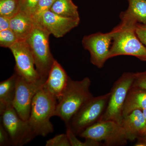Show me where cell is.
Returning a JSON list of instances; mask_svg holds the SVG:
<instances>
[{"instance_id":"obj_31","label":"cell","mask_w":146,"mask_h":146,"mask_svg":"<svg viewBox=\"0 0 146 146\" xmlns=\"http://www.w3.org/2000/svg\"><path fill=\"white\" fill-rule=\"evenodd\" d=\"M142 111H143V114L144 118H145V120L146 124V109L142 110ZM144 133H145V132H144Z\"/></svg>"},{"instance_id":"obj_8","label":"cell","mask_w":146,"mask_h":146,"mask_svg":"<svg viewBox=\"0 0 146 146\" xmlns=\"http://www.w3.org/2000/svg\"><path fill=\"white\" fill-rule=\"evenodd\" d=\"M0 114L1 124L8 132L12 145L23 146L35 138L28 121L21 119L13 106L0 111Z\"/></svg>"},{"instance_id":"obj_30","label":"cell","mask_w":146,"mask_h":146,"mask_svg":"<svg viewBox=\"0 0 146 146\" xmlns=\"http://www.w3.org/2000/svg\"><path fill=\"white\" fill-rule=\"evenodd\" d=\"M136 146H146V139L142 138H137V141L135 144Z\"/></svg>"},{"instance_id":"obj_17","label":"cell","mask_w":146,"mask_h":146,"mask_svg":"<svg viewBox=\"0 0 146 146\" xmlns=\"http://www.w3.org/2000/svg\"><path fill=\"white\" fill-rule=\"evenodd\" d=\"M17 77L18 75L15 72L9 78L0 83V111L13 106Z\"/></svg>"},{"instance_id":"obj_5","label":"cell","mask_w":146,"mask_h":146,"mask_svg":"<svg viewBox=\"0 0 146 146\" xmlns=\"http://www.w3.org/2000/svg\"><path fill=\"white\" fill-rule=\"evenodd\" d=\"M110 92L93 97L86 102L71 119L67 127L79 135L89 127L100 121L106 109Z\"/></svg>"},{"instance_id":"obj_4","label":"cell","mask_w":146,"mask_h":146,"mask_svg":"<svg viewBox=\"0 0 146 146\" xmlns=\"http://www.w3.org/2000/svg\"><path fill=\"white\" fill-rule=\"evenodd\" d=\"M50 35L42 27L35 23L32 31L25 40L32 54L36 71L40 78L45 82L55 60L50 50Z\"/></svg>"},{"instance_id":"obj_25","label":"cell","mask_w":146,"mask_h":146,"mask_svg":"<svg viewBox=\"0 0 146 146\" xmlns=\"http://www.w3.org/2000/svg\"><path fill=\"white\" fill-rule=\"evenodd\" d=\"M46 146H71L67 134L63 133L56 135L48 140Z\"/></svg>"},{"instance_id":"obj_13","label":"cell","mask_w":146,"mask_h":146,"mask_svg":"<svg viewBox=\"0 0 146 146\" xmlns=\"http://www.w3.org/2000/svg\"><path fill=\"white\" fill-rule=\"evenodd\" d=\"M69 78L62 66L55 60L43 86L58 101L68 85Z\"/></svg>"},{"instance_id":"obj_16","label":"cell","mask_w":146,"mask_h":146,"mask_svg":"<svg viewBox=\"0 0 146 146\" xmlns=\"http://www.w3.org/2000/svg\"><path fill=\"white\" fill-rule=\"evenodd\" d=\"M35 25L31 16L21 12L10 19V29L16 35L19 41L25 40Z\"/></svg>"},{"instance_id":"obj_7","label":"cell","mask_w":146,"mask_h":146,"mask_svg":"<svg viewBox=\"0 0 146 146\" xmlns=\"http://www.w3.org/2000/svg\"><path fill=\"white\" fill-rule=\"evenodd\" d=\"M79 136L101 143L103 142V145L106 146L125 145L128 141L121 124L111 120L98 122L84 130Z\"/></svg>"},{"instance_id":"obj_10","label":"cell","mask_w":146,"mask_h":146,"mask_svg":"<svg viewBox=\"0 0 146 146\" xmlns=\"http://www.w3.org/2000/svg\"><path fill=\"white\" fill-rule=\"evenodd\" d=\"M112 38L111 31L105 33H97L84 36L82 46L89 52L91 63L97 68H102L109 59Z\"/></svg>"},{"instance_id":"obj_9","label":"cell","mask_w":146,"mask_h":146,"mask_svg":"<svg viewBox=\"0 0 146 146\" xmlns=\"http://www.w3.org/2000/svg\"><path fill=\"white\" fill-rule=\"evenodd\" d=\"M44 82L42 80L36 82H31L18 75L13 106L23 120L28 121L33 100Z\"/></svg>"},{"instance_id":"obj_23","label":"cell","mask_w":146,"mask_h":146,"mask_svg":"<svg viewBox=\"0 0 146 146\" xmlns=\"http://www.w3.org/2000/svg\"><path fill=\"white\" fill-rule=\"evenodd\" d=\"M55 1V0H39L32 16L35 22L43 13L50 10Z\"/></svg>"},{"instance_id":"obj_21","label":"cell","mask_w":146,"mask_h":146,"mask_svg":"<svg viewBox=\"0 0 146 146\" xmlns=\"http://www.w3.org/2000/svg\"><path fill=\"white\" fill-rule=\"evenodd\" d=\"M19 41L15 33L10 29L0 31V46L10 48Z\"/></svg>"},{"instance_id":"obj_6","label":"cell","mask_w":146,"mask_h":146,"mask_svg":"<svg viewBox=\"0 0 146 146\" xmlns=\"http://www.w3.org/2000/svg\"><path fill=\"white\" fill-rule=\"evenodd\" d=\"M135 73L125 72L112 86L106 109L100 121H114L121 124L123 110L129 91L132 86Z\"/></svg>"},{"instance_id":"obj_26","label":"cell","mask_w":146,"mask_h":146,"mask_svg":"<svg viewBox=\"0 0 146 146\" xmlns=\"http://www.w3.org/2000/svg\"><path fill=\"white\" fill-rule=\"evenodd\" d=\"M131 87L146 90V71L135 73Z\"/></svg>"},{"instance_id":"obj_29","label":"cell","mask_w":146,"mask_h":146,"mask_svg":"<svg viewBox=\"0 0 146 146\" xmlns=\"http://www.w3.org/2000/svg\"><path fill=\"white\" fill-rule=\"evenodd\" d=\"M10 19L0 16V31L10 29Z\"/></svg>"},{"instance_id":"obj_1","label":"cell","mask_w":146,"mask_h":146,"mask_svg":"<svg viewBox=\"0 0 146 146\" xmlns=\"http://www.w3.org/2000/svg\"><path fill=\"white\" fill-rule=\"evenodd\" d=\"M91 84L89 78L75 81L70 77L68 85L57 102L54 114V116L63 120L66 126L82 106L94 97L90 90Z\"/></svg>"},{"instance_id":"obj_18","label":"cell","mask_w":146,"mask_h":146,"mask_svg":"<svg viewBox=\"0 0 146 146\" xmlns=\"http://www.w3.org/2000/svg\"><path fill=\"white\" fill-rule=\"evenodd\" d=\"M144 109H146V90L131 87L124 105L123 117L134 110Z\"/></svg>"},{"instance_id":"obj_20","label":"cell","mask_w":146,"mask_h":146,"mask_svg":"<svg viewBox=\"0 0 146 146\" xmlns=\"http://www.w3.org/2000/svg\"><path fill=\"white\" fill-rule=\"evenodd\" d=\"M19 12V0H0V16L11 19Z\"/></svg>"},{"instance_id":"obj_22","label":"cell","mask_w":146,"mask_h":146,"mask_svg":"<svg viewBox=\"0 0 146 146\" xmlns=\"http://www.w3.org/2000/svg\"><path fill=\"white\" fill-rule=\"evenodd\" d=\"M66 134L68 135L71 146H100L102 144L97 141L86 139L84 142H81L76 138V135L69 127H67Z\"/></svg>"},{"instance_id":"obj_12","label":"cell","mask_w":146,"mask_h":146,"mask_svg":"<svg viewBox=\"0 0 146 146\" xmlns=\"http://www.w3.org/2000/svg\"><path fill=\"white\" fill-rule=\"evenodd\" d=\"M80 21V19L63 17L49 10L43 13L35 21V23L50 34L60 38L77 27Z\"/></svg>"},{"instance_id":"obj_2","label":"cell","mask_w":146,"mask_h":146,"mask_svg":"<svg viewBox=\"0 0 146 146\" xmlns=\"http://www.w3.org/2000/svg\"><path fill=\"white\" fill-rule=\"evenodd\" d=\"M57 100L43 86L35 94L28 121L35 136H45L53 132L50 119L54 116Z\"/></svg>"},{"instance_id":"obj_28","label":"cell","mask_w":146,"mask_h":146,"mask_svg":"<svg viewBox=\"0 0 146 146\" xmlns=\"http://www.w3.org/2000/svg\"><path fill=\"white\" fill-rule=\"evenodd\" d=\"M135 31L138 38L146 47V24L137 23Z\"/></svg>"},{"instance_id":"obj_27","label":"cell","mask_w":146,"mask_h":146,"mask_svg":"<svg viewBox=\"0 0 146 146\" xmlns=\"http://www.w3.org/2000/svg\"><path fill=\"white\" fill-rule=\"evenodd\" d=\"M12 145L11 140L5 128L1 124L0 125V146H7Z\"/></svg>"},{"instance_id":"obj_11","label":"cell","mask_w":146,"mask_h":146,"mask_svg":"<svg viewBox=\"0 0 146 146\" xmlns=\"http://www.w3.org/2000/svg\"><path fill=\"white\" fill-rule=\"evenodd\" d=\"M9 49L15 58V73L31 82L42 80L36 71L31 50L25 40L18 41Z\"/></svg>"},{"instance_id":"obj_15","label":"cell","mask_w":146,"mask_h":146,"mask_svg":"<svg viewBox=\"0 0 146 146\" xmlns=\"http://www.w3.org/2000/svg\"><path fill=\"white\" fill-rule=\"evenodd\" d=\"M128 7L120 13L121 23L127 25L146 24V0H128Z\"/></svg>"},{"instance_id":"obj_24","label":"cell","mask_w":146,"mask_h":146,"mask_svg":"<svg viewBox=\"0 0 146 146\" xmlns=\"http://www.w3.org/2000/svg\"><path fill=\"white\" fill-rule=\"evenodd\" d=\"M39 0H19L20 12L31 16Z\"/></svg>"},{"instance_id":"obj_3","label":"cell","mask_w":146,"mask_h":146,"mask_svg":"<svg viewBox=\"0 0 146 146\" xmlns=\"http://www.w3.org/2000/svg\"><path fill=\"white\" fill-rule=\"evenodd\" d=\"M136 26L121 23L111 31L113 38L109 59L118 56L129 55L146 61V47L136 34Z\"/></svg>"},{"instance_id":"obj_19","label":"cell","mask_w":146,"mask_h":146,"mask_svg":"<svg viewBox=\"0 0 146 146\" xmlns=\"http://www.w3.org/2000/svg\"><path fill=\"white\" fill-rule=\"evenodd\" d=\"M50 10L63 17L80 19L78 7L72 0H55Z\"/></svg>"},{"instance_id":"obj_32","label":"cell","mask_w":146,"mask_h":146,"mask_svg":"<svg viewBox=\"0 0 146 146\" xmlns=\"http://www.w3.org/2000/svg\"><path fill=\"white\" fill-rule=\"evenodd\" d=\"M139 138H142L146 139V131H145V133L143 134V135L141 137H139Z\"/></svg>"},{"instance_id":"obj_14","label":"cell","mask_w":146,"mask_h":146,"mask_svg":"<svg viewBox=\"0 0 146 146\" xmlns=\"http://www.w3.org/2000/svg\"><path fill=\"white\" fill-rule=\"evenodd\" d=\"M121 125L128 141H133L141 137L146 130L145 120L142 110H134L124 116Z\"/></svg>"}]
</instances>
